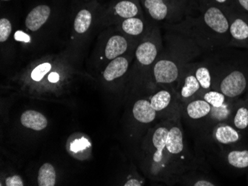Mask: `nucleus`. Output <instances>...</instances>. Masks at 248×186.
<instances>
[{
  "instance_id": "nucleus-1",
  "label": "nucleus",
  "mask_w": 248,
  "mask_h": 186,
  "mask_svg": "<svg viewBox=\"0 0 248 186\" xmlns=\"http://www.w3.org/2000/svg\"><path fill=\"white\" fill-rule=\"evenodd\" d=\"M167 26L170 31L193 40L205 52L230 46L228 16L221 7L210 0H199L190 13L181 22Z\"/></svg>"
},
{
  "instance_id": "nucleus-2",
  "label": "nucleus",
  "mask_w": 248,
  "mask_h": 186,
  "mask_svg": "<svg viewBox=\"0 0 248 186\" xmlns=\"http://www.w3.org/2000/svg\"><path fill=\"white\" fill-rule=\"evenodd\" d=\"M170 119H164L149 129L141 143L142 167L150 178L168 185L176 184L182 177L167 148Z\"/></svg>"
},
{
  "instance_id": "nucleus-3",
  "label": "nucleus",
  "mask_w": 248,
  "mask_h": 186,
  "mask_svg": "<svg viewBox=\"0 0 248 186\" xmlns=\"http://www.w3.org/2000/svg\"><path fill=\"white\" fill-rule=\"evenodd\" d=\"M168 51L162 54L152 68L150 78L154 86H172L175 88L182 69L186 64L199 59L205 51L193 40L172 32Z\"/></svg>"
},
{
  "instance_id": "nucleus-4",
  "label": "nucleus",
  "mask_w": 248,
  "mask_h": 186,
  "mask_svg": "<svg viewBox=\"0 0 248 186\" xmlns=\"http://www.w3.org/2000/svg\"><path fill=\"white\" fill-rule=\"evenodd\" d=\"M181 116L197 136L222 121L219 108L212 106L200 97L181 105Z\"/></svg>"
},
{
  "instance_id": "nucleus-5",
  "label": "nucleus",
  "mask_w": 248,
  "mask_h": 186,
  "mask_svg": "<svg viewBox=\"0 0 248 186\" xmlns=\"http://www.w3.org/2000/svg\"><path fill=\"white\" fill-rule=\"evenodd\" d=\"M144 14L154 22H167L168 25L179 23L194 8L175 0H139Z\"/></svg>"
},
{
  "instance_id": "nucleus-6",
  "label": "nucleus",
  "mask_w": 248,
  "mask_h": 186,
  "mask_svg": "<svg viewBox=\"0 0 248 186\" xmlns=\"http://www.w3.org/2000/svg\"><path fill=\"white\" fill-rule=\"evenodd\" d=\"M162 50L160 30L157 26H155L135 48L134 57L139 69L151 73L152 68L159 57Z\"/></svg>"
},
{
  "instance_id": "nucleus-7",
  "label": "nucleus",
  "mask_w": 248,
  "mask_h": 186,
  "mask_svg": "<svg viewBox=\"0 0 248 186\" xmlns=\"http://www.w3.org/2000/svg\"><path fill=\"white\" fill-rule=\"evenodd\" d=\"M156 91L150 95V103L159 117L174 119L181 116V105L172 86H155Z\"/></svg>"
},
{
  "instance_id": "nucleus-8",
  "label": "nucleus",
  "mask_w": 248,
  "mask_h": 186,
  "mask_svg": "<svg viewBox=\"0 0 248 186\" xmlns=\"http://www.w3.org/2000/svg\"><path fill=\"white\" fill-rule=\"evenodd\" d=\"M230 23L231 43L229 47L248 48V13L236 6L221 7Z\"/></svg>"
},
{
  "instance_id": "nucleus-9",
  "label": "nucleus",
  "mask_w": 248,
  "mask_h": 186,
  "mask_svg": "<svg viewBox=\"0 0 248 186\" xmlns=\"http://www.w3.org/2000/svg\"><path fill=\"white\" fill-rule=\"evenodd\" d=\"M193 62L185 65L175 86V90L181 105L190 102L202 94V87L195 76Z\"/></svg>"
},
{
  "instance_id": "nucleus-10",
  "label": "nucleus",
  "mask_w": 248,
  "mask_h": 186,
  "mask_svg": "<svg viewBox=\"0 0 248 186\" xmlns=\"http://www.w3.org/2000/svg\"><path fill=\"white\" fill-rule=\"evenodd\" d=\"M107 16L110 23L117 25L129 18L144 16V13L139 0H117L108 8Z\"/></svg>"
},
{
  "instance_id": "nucleus-11",
  "label": "nucleus",
  "mask_w": 248,
  "mask_h": 186,
  "mask_svg": "<svg viewBox=\"0 0 248 186\" xmlns=\"http://www.w3.org/2000/svg\"><path fill=\"white\" fill-rule=\"evenodd\" d=\"M134 54L135 51L110 61L103 73L104 80L108 83H112L124 78L129 72Z\"/></svg>"
},
{
  "instance_id": "nucleus-12",
  "label": "nucleus",
  "mask_w": 248,
  "mask_h": 186,
  "mask_svg": "<svg viewBox=\"0 0 248 186\" xmlns=\"http://www.w3.org/2000/svg\"><path fill=\"white\" fill-rule=\"evenodd\" d=\"M117 26H118L119 31L122 34L139 41L146 37L154 27L146 23L144 16L124 19L117 24Z\"/></svg>"
},
{
  "instance_id": "nucleus-13",
  "label": "nucleus",
  "mask_w": 248,
  "mask_h": 186,
  "mask_svg": "<svg viewBox=\"0 0 248 186\" xmlns=\"http://www.w3.org/2000/svg\"><path fill=\"white\" fill-rule=\"evenodd\" d=\"M132 116L135 123L145 126L155 121L158 114L152 106L150 100L140 98L135 100L132 105Z\"/></svg>"
},
{
  "instance_id": "nucleus-14",
  "label": "nucleus",
  "mask_w": 248,
  "mask_h": 186,
  "mask_svg": "<svg viewBox=\"0 0 248 186\" xmlns=\"http://www.w3.org/2000/svg\"><path fill=\"white\" fill-rule=\"evenodd\" d=\"M195 76L202 87V93L213 89V74L210 63L206 57V53L203 58L196 59L193 62Z\"/></svg>"
},
{
  "instance_id": "nucleus-15",
  "label": "nucleus",
  "mask_w": 248,
  "mask_h": 186,
  "mask_svg": "<svg viewBox=\"0 0 248 186\" xmlns=\"http://www.w3.org/2000/svg\"><path fill=\"white\" fill-rule=\"evenodd\" d=\"M51 13V8L48 5H40L33 8L26 16V29L33 32L40 30L49 19Z\"/></svg>"
},
{
  "instance_id": "nucleus-16",
  "label": "nucleus",
  "mask_w": 248,
  "mask_h": 186,
  "mask_svg": "<svg viewBox=\"0 0 248 186\" xmlns=\"http://www.w3.org/2000/svg\"><path fill=\"white\" fill-rule=\"evenodd\" d=\"M21 123L24 127L35 131L44 130L48 126L46 117L37 111L28 110L21 115Z\"/></svg>"
},
{
  "instance_id": "nucleus-17",
  "label": "nucleus",
  "mask_w": 248,
  "mask_h": 186,
  "mask_svg": "<svg viewBox=\"0 0 248 186\" xmlns=\"http://www.w3.org/2000/svg\"><path fill=\"white\" fill-rule=\"evenodd\" d=\"M198 169L188 171L183 173L179 179L178 184L189 186H217L207 173L198 172Z\"/></svg>"
},
{
  "instance_id": "nucleus-18",
  "label": "nucleus",
  "mask_w": 248,
  "mask_h": 186,
  "mask_svg": "<svg viewBox=\"0 0 248 186\" xmlns=\"http://www.w3.org/2000/svg\"><path fill=\"white\" fill-rule=\"evenodd\" d=\"M93 22V13L89 8H83L77 14L74 21V29L77 34H83L91 27Z\"/></svg>"
},
{
  "instance_id": "nucleus-19",
  "label": "nucleus",
  "mask_w": 248,
  "mask_h": 186,
  "mask_svg": "<svg viewBox=\"0 0 248 186\" xmlns=\"http://www.w3.org/2000/svg\"><path fill=\"white\" fill-rule=\"evenodd\" d=\"M226 161L230 166L235 169L248 168V149H233L228 151Z\"/></svg>"
},
{
  "instance_id": "nucleus-20",
  "label": "nucleus",
  "mask_w": 248,
  "mask_h": 186,
  "mask_svg": "<svg viewBox=\"0 0 248 186\" xmlns=\"http://www.w3.org/2000/svg\"><path fill=\"white\" fill-rule=\"evenodd\" d=\"M57 174L54 166L50 163L43 164L40 168L37 183L40 186H54L56 184Z\"/></svg>"
},
{
  "instance_id": "nucleus-21",
  "label": "nucleus",
  "mask_w": 248,
  "mask_h": 186,
  "mask_svg": "<svg viewBox=\"0 0 248 186\" xmlns=\"http://www.w3.org/2000/svg\"><path fill=\"white\" fill-rule=\"evenodd\" d=\"M233 127L238 130H244L248 128V107L241 105L235 109L232 116Z\"/></svg>"
},
{
  "instance_id": "nucleus-22",
  "label": "nucleus",
  "mask_w": 248,
  "mask_h": 186,
  "mask_svg": "<svg viewBox=\"0 0 248 186\" xmlns=\"http://www.w3.org/2000/svg\"><path fill=\"white\" fill-rule=\"evenodd\" d=\"M200 97L207 101L212 106L216 108H219L228 103L227 102L228 97L217 90L211 89L202 93Z\"/></svg>"
},
{
  "instance_id": "nucleus-23",
  "label": "nucleus",
  "mask_w": 248,
  "mask_h": 186,
  "mask_svg": "<svg viewBox=\"0 0 248 186\" xmlns=\"http://www.w3.org/2000/svg\"><path fill=\"white\" fill-rule=\"evenodd\" d=\"M51 64L49 62H43V63L37 65V67L32 72V80L36 82L40 81L44 77L45 75L47 74L51 71Z\"/></svg>"
},
{
  "instance_id": "nucleus-24",
  "label": "nucleus",
  "mask_w": 248,
  "mask_h": 186,
  "mask_svg": "<svg viewBox=\"0 0 248 186\" xmlns=\"http://www.w3.org/2000/svg\"><path fill=\"white\" fill-rule=\"evenodd\" d=\"M12 26L6 18L0 19V42L5 43L11 36Z\"/></svg>"
},
{
  "instance_id": "nucleus-25",
  "label": "nucleus",
  "mask_w": 248,
  "mask_h": 186,
  "mask_svg": "<svg viewBox=\"0 0 248 186\" xmlns=\"http://www.w3.org/2000/svg\"><path fill=\"white\" fill-rule=\"evenodd\" d=\"M5 186H23L24 183L19 175H14L8 177L5 180Z\"/></svg>"
},
{
  "instance_id": "nucleus-26",
  "label": "nucleus",
  "mask_w": 248,
  "mask_h": 186,
  "mask_svg": "<svg viewBox=\"0 0 248 186\" xmlns=\"http://www.w3.org/2000/svg\"><path fill=\"white\" fill-rule=\"evenodd\" d=\"M236 8L248 13V0H233Z\"/></svg>"
},
{
  "instance_id": "nucleus-27",
  "label": "nucleus",
  "mask_w": 248,
  "mask_h": 186,
  "mask_svg": "<svg viewBox=\"0 0 248 186\" xmlns=\"http://www.w3.org/2000/svg\"><path fill=\"white\" fill-rule=\"evenodd\" d=\"M210 1L220 7L235 6L233 0H210Z\"/></svg>"
},
{
  "instance_id": "nucleus-28",
  "label": "nucleus",
  "mask_w": 248,
  "mask_h": 186,
  "mask_svg": "<svg viewBox=\"0 0 248 186\" xmlns=\"http://www.w3.org/2000/svg\"><path fill=\"white\" fill-rule=\"evenodd\" d=\"M143 183L142 180L139 179L134 178V177H129L127 179L123 186H143Z\"/></svg>"
},
{
  "instance_id": "nucleus-29",
  "label": "nucleus",
  "mask_w": 248,
  "mask_h": 186,
  "mask_svg": "<svg viewBox=\"0 0 248 186\" xmlns=\"http://www.w3.org/2000/svg\"><path fill=\"white\" fill-rule=\"evenodd\" d=\"M16 39L18 40H22V41H29V39L28 38V36L26 34L21 33V32H18L17 34H16Z\"/></svg>"
},
{
  "instance_id": "nucleus-30",
  "label": "nucleus",
  "mask_w": 248,
  "mask_h": 186,
  "mask_svg": "<svg viewBox=\"0 0 248 186\" xmlns=\"http://www.w3.org/2000/svg\"><path fill=\"white\" fill-rule=\"evenodd\" d=\"M48 80L49 81H51V83H56V82H58V80H59V75L57 73H52L49 75V77H48Z\"/></svg>"
},
{
  "instance_id": "nucleus-31",
  "label": "nucleus",
  "mask_w": 248,
  "mask_h": 186,
  "mask_svg": "<svg viewBox=\"0 0 248 186\" xmlns=\"http://www.w3.org/2000/svg\"><path fill=\"white\" fill-rule=\"evenodd\" d=\"M79 143L78 142V143H75V145H72V148H74L73 150H80V148H83V147L86 146V143L84 144H78Z\"/></svg>"
}]
</instances>
